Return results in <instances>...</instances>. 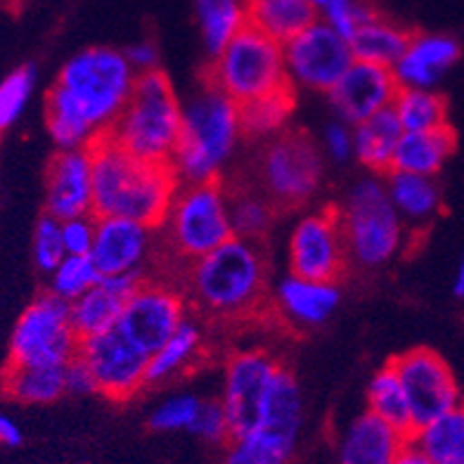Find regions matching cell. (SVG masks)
<instances>
[{"mask_svg":"<svg viewBox=\"0 0 464 464\" xmlns=\"http://www.w3.org/2000/svg\"><path fill=\"white\" fill-rule=\"evenodd\" d=\"M67 256L62 239V220L45 214L34 232V261L44 273H53Z\"/></svg>","mask_w":464,"mask_h":464,"instance_id":"42","label":"cell"},{"mask_svg":"<svg viewBox=\"0 0 464 464\" xmlns=\"http://www.w3.org/2000/svg\"><path fill=\"white\" fill-rule=\"evenodd\" d=\"M95 223L92 214L76 216V218L62 220V239L69 256H91L92 242H95Z\"/></svg>","mask_w":464,"mask_h":464,"instance_id":"44","label":"cell"},{"mask_svg":"<svg viewBox=\"0 0 464 464\" xmlns=\"http://www.w3.org/2000/svg\"><path fill=\"white\" fill-rule=\"evenodd\" d=\"M50 276H53V280H50V294H55V296L64 299L67 304L76 301L88 289H92L95 285L102 282V273L92 263L91 256H69V254Z\"/></svg>","mask_w":464,"mask_h":464,"instance_id":"38","label":"cell"},{"mask_svg":"<svg viewBox=\"0 0 464 464\" xmlns=\"http://www.w3.org/2000/svg\"><path fill=\"white\" fill-rule=\"evenodd\" d=\"M455 152V133L450 126L420 133H403L393 157L392 171L434 178Z\"/></svg>","mask_w":464,"mask_h":464,"instance_id":"25","label":"cell"},{"mask_svg":"<svg viewBox=\"0 0 464 464\" xmlns=\"http://www.w3.org/2000/svg\"><path fill=\"white\" fill-rule=\"evenodd\" d=\"M318 19L320 13L305 0H246L249 26L282 45Z\"/></svg>","mask_w":464,"mask_h":464,"instance_id":"26","label":"cell"},{"mask_svg":"<svg viewBox=\"0 0 464 464\" xmlns=\"http://www.w3.org/2000/svg\"><path fill=\"white\" fill-rule=\"evenodd\" d=\"M64 382H67V393H76V396L98 393V384H95V377H92L91 367L81 361L79 355H76L72 362L64 365Z\"/></svg>","mask_w":464,"mask_h":464,"instance_id":"46","label":"cell"},{"mask_svg":"<svg viewBox=\"0 0 464 464\" xmlns=\"http://www.w3.org/2000/svg\"><path fill=\"white\" fill-rule=\"evenodd\" d=\"M161 227L166 230L171 251L185 263L207 256L235 237L230 195H226L218 180L180 185Z\"/></svg>","mask_w":464,"mask_h":464,"instance_id":"8","label":"cell"},{"mask_svg":"<svg viewBox=\"0 0 464 464\" xmlns=\"http://www.w3.org/2000/svg\"><path fill=\"white\" fill-rule=\"evenodd\" d=\"M199 351H202V330L192 320H185L176 330V334L157 353L150 355L147 384H161V382L183 374V370H188L197 361Z\"/></svg>","mask_w":464,"mask_h":464,"instance_id":"32","label":"cell"},{"mask_svg":"<svg viewBox=\"0 0 464 464\" xmlns=\"http://www.w3.org/2000/svg\"><path fill=\"white\" fill-rule=\"evenodd\" d=\"M22 443V431L7 415L0 412V446H19Z\"/></svg>","mask_w":464,"mask_h":464,"instance_id":"48","label":"cell"},{"mask_svg":"<svg viewBox=\"0 0 464 464\" xmlns=\"http://www.w3.org/2000/svg\"><path fill=\"white\" fill-rule=\"evenodd\" d=\"M230 218L235 237L261 242L263 235L273 226L276 204L270 202L268 197L251 195V192L230 195Z\"/></svg>","mask_w":464,"mask_h":464,"instance_id":"37","label":"cell"},{"mask_svg":"<svg viewBox=\"0 0 464 464\" xmlns=\"http://www.w3.org/2000/svg\"><path fill=\"white\" fill-rule=\"evenodd\" d=\"M126 57H129L130 67L135 69V73H147L160 69V50L157 45L150 44V41H140V44H133L130 48L123 50Z\"/></svg>","mask_w":464,"mask_h":464,"instance_id":"47","label":"cell"},{"mask_svg":"<svg viewBox=\"0 0 464 464\" xmlns=\"http://www.w3.org/2000/svg\"><path fill=\"white\" fill-rule=\"evenodd\" d=\"M79 343L67 301L55 294H44L19 315L10 339L7 362L64 367L79 355Z\"/></svg>","mask_w":464,"mask_h":464,"instance_id":"9","label":"cell"},{"mask_svg":"<svg viewBox=\"0 0 464 464\" xmlns=\"http://www.w3.org/2000/svg\"><path fill=\"white\" fill-rule=\"evenodd\" d=\"M452 294L458 299H464V254L458 263V270H455V280H452Z\"/></svg>","mask_w":464,"mask_h":464,"instance_id":"50","label":"cell"},{"mask_svg":"<svg viewBox=\"0 0 464 464\" xmlns=\"http://www.w3.org/2000/svg\"><path fill=\"white\" fill-rule=\"evenodd\" d=\"M152 227L135 223V220L100 216L95 223L91 258L102 277L140 273L142 263L152 249Z\"/></svg>","mask_w":464,"mask_h":464,"instance_id":"19","label":"cell"},{"mask_svg":"<svg viewBox=\"0 0 464 464\" xmlns=\"http://www.w3.org/2000/svg\"><path fill=\"white\" fill-rule=\"evenodd\" d=\"M403 133L396 111H379L353 126V157L374 176H386L393 169V157Z\"/></svg>","mask_w":464,"mask_h":464,"instance_id":"24","label":"cell"},{"mask_svg":"<svg viewBox=\"0 0 464 464\" xmlns=\"http://www.w3.org/2000/svg\"><path fill=\"white\" fill-rule=\"evenodd\" d=\"M289 273L305 280L336 282L348 261L339 208L308 214L296 223L289 237Z\"/></svg>","mask_w":464,"mask_h":464,"instance_id":"15","label":"cell"},{"mask_svg":"<svg viewBox=\"0 0 464 464\" xmlns=\"http://www.w3.org/2000/svg\"><path fill=\"white\" fill-rule=\"evenodd\" d=\"M410 440L434 464H464V401L412 431Z\"/></svg>","mask_w":464,"mask_h":464,"instance_id":"31","label":"cell"},{"mask_svg":"<svg viewBox=\"0 0 464 464\" xmlns=\"http://www.w3.org/2000/svg\"><path fill=\"white\" fill-rule=\"evenodd\" d=\"M188 320L185 299L176 287L160 280H145L123 305L116 330L145 355L157 353Z\"/></svg>","mask_w":464,"mask_h":464,"instance_id":"14","label":"cell"},{"mask_svg":"<svg viewBox=\"0 0 464 464\" xmlns=\"http://www.w3.org/2000/svg\"><path fill=\"white\" fill-rule=\"evenodd\" d=\"M410 38H412L410 31L398 26L392 19H384L377 14L348 44H351L353 57L358 62H370V64L393 69L396 62L408 50Z\"/></svg>","mask_w":464,"mask_h":464,"instance_id":"29","label":"cell"},{"mask_svg":"<svg viewBox=\"0 0 464 464\" xmlns=\"http://www.w3.org/2000/svg\"><path fill=\"white\" fill-rule=\"evenodd\" d=\"M405 389L412 427H427L462 401L450 365L431 348H412L389 361Z\"/></svg>","mask_w":464,"mask_h":464,"instance_id":"12","label":"cell"},{"mask_svg":"<svg viewBox=\"0 0 464 464\" xmlns=\"http://www.w3.org/2000/svg\"><path fill=\"white\" fill-rule=\"evenodd\" d=\"M183 126V104L161 69L138 73L130 100L110 129V138L145 161L171 164Z\"/></svg>","mask_w":464,"mask_h":464,"instance_id":"5","label":"cell"},{"mask_svg":"<svg viewBox=\"0 0 464 464\" xmlns=\"http://www.w3.org/2000/svg\"><path fill=\"white\" fill-rule=\"evenodd\" d=\"M280 370V362L258 348L237 351L227 358L220 403L226 408L232 439L261 429Z\"/></svg>","mask_w":464,"mask_h":464,"instance_id":"11","label":"cell"},{"mask_svg":"<svg viewBox=\"0 0 464 464\" xmlns=\"http://www.w3.org/2000/svg\"><path fill=\"white\" fill-rule=\"evenodd\" d=\"M79 358L91 367L98 393L114 403L129 401L147 386L150 355L133 346L119 330L81 339Z\"/></svg>","mask_w":464,"mask_h":464,"instance_id":"16","label":"cell"},{"mask_svg":"<svg viewBox=\"0 0 464 464\" xmlns=\"http://www.w3.org/2000/svg\"><path fill=\"white\" fill-rule=\"evenodd\" d=\"M296 440L273 429H256L230 440L223 464H289Z\"/></svg>","mask_w":464,"mask_h":464,"instance_id":"35","label":"cell"},{"mask_svg":"<svg viewBox=\"0 0 464 464\" xmlns=\"http://www.w3.org/2000/svg\"><path fill=\"white\" fill-rule=\"evenodd\" d=\"M393 464H434V462H431V459H429L427 455H424V452H421L412 440H410L408 446H405V450L398 455V459Z\"/></svg>","mask_w":464,"mask_h":464,"instance_id":"49","label":"cell"},{"mask_svg":"<svg viewBox=\"0 0 464 464\" xmlns=\"http://www.w3.org/2000/svg\"><path fill=\"white\" fill-rule=\"evenodd\" d=\"M261 180L266 197L280 208L301 207L323 180V154L301 130H285L266 147L261 157Z\"/></svg>","mask_w":464,"mask_h":464,"instance_id":"10","label":"cell"},{"mask_svg":"<svg viewBox=\"0 0 464 464\" xmlns=\"http://www.w3.org/2000/svg\"><path fill=\"white\" fill-rule=\"evenodd\" d=\"M389 197L403 223L424 226L440 211V189L434 178L389 171L384 178Z\"/></svg>","mask_w":464,"mask_h":464,"instance_id":"27","label":"cell"},{"mask_svg":"<svg viewBox=\"0 0 464 464\" xmlns=\"http://www.w3.org/2000/svg\"><path fill=\"white\" fill-rule=\"evenodd\" d=\"M367 410L382 417L384 421L401 429L403 434L412 436V415H410V403L405 396V389L398 379V372L392 362H386L367 384Z\"/></svg>","mask_w":464,"mask_h":464,"instance_id":"34","label":"cell"},{"mask_svg":"<svg viewBox=\"0 0 464 464\" xmlns=\"http://www.w3.org/2000/svg\"><path fill=\"white\" fill-rule=\"evenodd\" d=\"M408 443V434L367 410L342 434L336 459L339 464H393Z\"/></svg>","mask_w":464,"mask_h":464,"instance_id":"21","label":"cell"},{"mask_svg":"<svg viewBox=\"0 0 464 464\" xmlns=\"http://www.w3.org/2000/svg\"><path fill=\"white\" fill-rule=\"evenodd\" d=\"M34 88H36V67L34 64L17 67L0 81V133L13 129L19 121V116L24 114Z\"/></svg>","mask_w":464,"mask_h":464,"instance_id":"39","label":"cell"},{"mask_svg":"<svg viewBox=\"0 0 464 464\" xmlns=\"http://www.w3.org/2000/svg\"><path fill=\"white\" fill-rule=\"evenodd\" d=\"M195 14L204 50L214 60L220 50L249 26L246 22V0H195Z\"/></svg>","mask_w":464,"mask_h":464,"instance_id":"30","label":"cell"},{"mask_svg":"<svg viewBox=\"0 0 464 464\" xmlns=\"http://www.w3.org/2000/svg\"><path fill=\"white\" fill-rule=\"evenodd\" d=\"M374 17H377V10L365 0H330L320 10V19L324 24L346 41H351Z\"/></svg>","mask_w":464,"mask_h":464,"instance_id":"40","label":"cell"},{"mask_svg":"<svg viewBox=\"0 0 464 464\" xmlns=\"http://www.w3.org/2000/svg\"><path fill=\"white\" fill-rule=\"evenodd\" d=\"M45 208L60 220L92 214L91 150H60L45 176Z\"/></svg>","mask_w":464,"mask_h":464,"instance_id":"18","label":"cell"},{"mask_svg":"<svg viewBox=\"0 0 464 464\" xmlns=\"http://www.w3.org/2000/svg\"><path fill=\"white\" fill-rule=\"evenodd\" d=\"M242 135L239 104L202 79V88L183 104V126L171 160L180 183L218 180Z\"/></svg>","mask_w":464,"mask_h":464,"instance_id":"4","label":"cell"},{"mask_svg":"<svg viewBox=\"0 0 464 464\" xmlns=\"http://www.w3.org/2000/svg\"><path fill=\"white\" fill-rule=\"evenodd\" d=\"M393 111L405 133H420V130H434L448 126L446 100L436 91H421V88H401L393 100Z\"/></svg>","mask_w":464,"mask_h":464,"instance_id":"36","label":"cell"},{"mask_svg":"<svg viewBox=\"0 0 464 464\" xmlns=\"http://www.w3.org/2000/svg\"><path fill=\"white\" fill-rule=\"evenodd\" d=\"M3 392L7 398L26 405H48L67 393L64 367L13 365L3 370Z\"/></svg>","mask_w":464,"mask_h":464,"instance_id":"28","label":"cell"},{"mask_svg":"<svg viewBox=\"0 0 464 464\" xmlns=\"http://www.w3.org/2000/svg\"><path fill=\"white\" fill-rule=\"evenodd\" d=\"M92 216H116L160 230L180 189L171 164L145 161L100 135L91 147Z\"/></svg>","mask_w":464,"mask_h":464,"instance_id":"2","label":"cell"},{"mask_svg":"<svg viewBox=\"0 0 464 464\" xmlns=\"http://www.w3.org/2000/svg\"><path fill=\"white\" fill-rule=\"evenodd\" d=\"M324 150L334 161H346L353 157V129L348 123L332 121L324 129Z\"/></svg>","mask_w":464,"mask_h":464,"instance_id":"45","label":"cell"},{"mask_svg":"<svg viewBox=\"0 0 464 464\" xmlns=\"http://www.w3.org/2000/svg\"><path fill=\"white\" fill-rule=\"evenodd\" d=\"M342 292L336 282L305 280L292 276L282 277L276 287L277 311L294 324L301 327H318L332 318V313L339 308Z\"/></svg>","mask_w":464,"mask_h":464,"instance_id":"23","label":"cell"},{"mask_svg":"<svg viewBox=\"0 0 464 464\" xmlns=\"http://www.w3.org/2000/svg\"><path fill=\"white\" fill-rule=\"evenodd\" d=\"M204 401H199L192 393H180L152 410L150 415V427L154 431H192L199 408Z\"/></svg>","mask_w":464,"mask_h":464,"instance_id":"41","label":"cell"},{"mask_svg":"<svg viewBox=\"0 0 464 464\" xmlns=\"http://www.w3.org/2000/svg\"><path fill=\"white\" fill-rule=\"evenodd\" d=\"M192 434L208 440V443H223V440L232 439L230 421H227L226 408L220 401H204L199 415L192 424Z\"/></svg>","mask_w":464,"mask_h":464,"instance_id":"43","label":"cell"},{"mask_svg":"<svg viewBox=\"0 0 464 464\" xmlns=\"http://www.w3.org/2000/svg\"><path fill=\"white\" fill-rule=\"evenodd\" d=\"M459 60V44L443 34H417L410 38L408 50L396 62L393 76L401 88L434 91L448 69Z\"/></svg>","mask_w":464,"mask_h":464,"instance_id":"22","label":"cell"},{"mask_svg":"<svg viewBox=\"0 0 464 464\" xmlns=\"http://www.w3.org/2000/svg\"><path fill=\"white\" fill-rule=\"evenodd\" d=\"M348 261L361 268H379L403 246L405 223L398 216L386 183L367 176L353 185L339 208Z\"/></svg>","mask_w":464,"mask_h":464,"instance_id":"6","label":"cell"},{"mask_svg":"<svg viewBox=\"0 0 464 464\" xmlns=\"http://www.w3.org/2000/svg\"><path fill=\"white\" fill-rule=\"evenodd\" d=\"M305 3H308V5H311V7H315V10H318V13H320V10H323V7L327 5L330 0H305Z\"/></svg>","mask_w":464,"mask_h":464,"instance_id":"51","label":"cell"},{"mask_svg":"<svg viewBox=\"0 0 464 464\" xmlns=\"http://www.w3.org/2000/svg\"><path fill=\"white\" fill-rule=\"evenodd\" d=\"M353 62L351 44L324 24L323 19L313 22L308 29L285 44V64L294 88L330 92Z\"/></svg>","mask_w":464,"mask_h":464,"instance_id":"13","label":"cell"},{"mask_svg":"<svg viewBox=\"0 0 464 464\" xmlns=\"http://www.w3.org/2000/svg\"><path fill=\"white\" fill-rule=\"evenodd\" d=\"M140 273L102 277L100 285H95L83 296L72 301L69 304V315H72L73 332L79 334V339L116 330V324L121 320L123 305H126L130 294L140 287Z\"/></svg>","mask_w":464,"mask_h":464,"instance_id":"20","label":"cell"},{"mask_svg":"<svg viewBox=\"0 0 464 464\" xmlns=\"http://www.w3.org/2000/svg\"><path fill=\"white\" fill-rule=\"evenodd\" d=\"M204 81L237 104L292 86L285 64V45L254 26H245L220 50L208 64Z\"/></svg>","mask_w":464,"mask_h":464,"instance_id":"7","label":"cell"},{"mask_svg":"<svg viewBox=\"0 0 464 464\" xmlns=\"http://www.w3.org/2000/svg\"><path fill=\"white\" fill-rule=\"evenodd\" d=\"M188 289L199 311L216 320H239L261 308L268 263L261 242L230 237L207 256L188 263Z\"/></svg>","mask_w":464,"mask_h":464,"instance_id":"3","label":"cell"},{"mask_svg":"<svg viewBox=\"0 0 464 464\" xmlns=\"http://www.w3.org/2000/svg\"><path fill=\"white\" fill-rule=\"evenodd\" d=\"M138 73L123 50L86 48L57 73L45 100V126L60 150H86L107 135L135 88Z\"/></svg>","mask_w":464,"mask_h":464,"instance_id":"1","label":"cell"},{"mask_svg":"<svg viewBox=\"0 0 464 464\" xmlns=\"http://www.w3.org/2000/svg\"><path fill=\"white\" fill-rule=\"evenodd\" d=\"M398 91L393 69L355 60L327 95L336 116L348 126H358L379 111L392 110Z\"/></svg>","mask_w":464,"mask_h":464,"instance_id":"17","label":"cell"},{"mask_svg":"<svg viewBox=\"0 0 464 464\" xmlns=\"http://www.w3.org/2000/svg\"><path fill=\"white\" fill-rule=\"evenodd\" d=\"M296 100H294V86H285L268 95L239 104V121L242 133L249 138H268L285 130L292 119Z\"/></svg>","mask_w":464,"mask_h":464,"instance_id":"33","label":"cell"}]
</instances>
